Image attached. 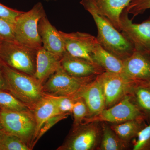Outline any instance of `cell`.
Masks as SVG:
<instances>
[{"label":"cell","instance_id":"obj_32","mask_svg":"<svg viewBox=\"0 0 150 150\" xmlns=\"http://www.w3.org/2000/svg\"><path fill=\"white\" fill-rule=\"evenodd\" d=\"M8 90V86L5 79L2 70V63L0 61V91Z\"/></svg>","mask_w":150,"mask_h":150},{"label":"cell","instance_id":"obj_5","mask_svg":"<svg viewBox=\"0 0 150 150\" xmlns=\"http://www.w3.org/2000/svg\"><path fill=\"white\" fill-rule=\"evenodd\" d=\"M0 121L4 132L18 137L32 150L36 129L32 110L15 111L0 109Z\"/></svg>","mask_w":150,"mask_h":150},{"label":"cell","instance_id":"obj_24","mask_svg":"<svg viewBox=\"0 0 150 150\" xmlns=\"http://www.w3.org/2000/svg\"><path fill=\"white\" fill-rule=\"evenodd\" d=\"M74 99V103L71 112L74 117L73 127H76L83 123L88 114L87 107L83 100L80 98H76Z\"/></svg>","mask_w":150,"mask_h":150},{"label":"cell","instance_id":"obj_30","mask_svg":"<svg viewBox=\"0 0 150 150\" xmlns=\"http://www.w3.org/2000/svg\"><path fill=\"white\" fill-rule=\"evenodd\" d=\"M69 114V113L59 114V115L54 116L47 120L40 129L37 138H36V139L35 140V142H34L33 145V149L35 145L36 144V143L38 142V140L40 139V138L46 132H47L49 129L52 128L54 125H55L59 121L67 118Z\"/></svg>","mask_w":150,"mask_h":150},{"label":"cell","instance_id":"obj_33","mask_svg":"<svg viewBox=\"0 0 150 150\" xmlns=\"http://www.w3.org/2000/svg\"><path fill=\"white\" fill-rule=\"evenodd\" d=\"M135 82L139 84L146 86L150 88V81H136Z\"/></svg>","mask_w":150,"mask_h":150},{"label":"cell","instance_id":"obj_15","mask_svg":"<svg viewBox=\"0 0 150 150\" xmlns=\"http://www.w3.org/2000/svg\"><path fill=\"white\" fill-rule=\"evenodd\" d=\"M61 65L69 74L78 78L98 76L105 71L95 63L71 56L67 52L61 59Z\"/></svg>","mask_w":150,"mask_h":150},{"label":"cell","instance_id":"obj_19","mask_svg":"<svg viewBox=\"0 0 150 150\" xmlns=\"http://www.w3.org/2000/svg\"><path fill=\"white\" fill-rule=\"evenodd\" d=\"M92 58L95 63L105 71L123 74V60L105 50L98 42L94 47Z\"/></svg>","mask_w":150,"mask_h":150},{"label":"cell","instance_id":"obj_10","mask_svg":"<svg viewBox=\"0 0 150 150\" xmlns=\"http://www.w3.org/2000/svg\"><path fill=\"white\" fill-rule=\"evenodd\" d=\"M124 9L120 16L121 31L136 50L150 52V17L140 24L132 22Z\"/></svg>","mask_w":150,"mask_h":150},{"label":"cell","instance_id":"obj_17","mask_svg":"<svg viewBox=\"0 0 150 150\" xmlns=\"http://www.w3.org/2000/svg\"><path fill=\"white\" fill-rule=\"evenodd\" d=\"M61 59L43 46L39 48L37 51L36 71L33 76L43 85L61 66Z\"/></svg>","mask_w":150,"mask_h":150},{"label":"cell","instance_id":"obj_26","mask_svg":"<svg viewBox=\"0 0 150 150\" xmlns=\"http://www.w3.org/2000/svg\"><path fill=\"white\" fill-rule=\"evenodd\" d=\"M137 140L133 146L134 150H150V123L139 132Z\"/></svg>","mask_w":150,"mask_h":150},{"label":"cell","instance_id":"obj_37","mask_svg":"<svg viewBox=\"0 0 150 150\" xmlns=\"http://www.w3.org/2000/svg\"><path fill=\"white\" fill-rule=\"evenodd\" d=\"M2 41H0V46H1V43Z\"/></svg>","mask_w":150,"mask_h":150},{"label":"cell","instance_id":"obj_1","mask_svg":"<svg viewBox=\"0 0 150 150\" xmlns=\"http://www.w3.org/2000/svg\"><path fill=\"white\" fill-rule=\"evenodd\" d=\"M1 63L8 91L32 111L45 95L43 85L33 76L21 72Z\"/></svg>","mask_w":150,"mask_h":150},{"label":"cell","instance_id":"obj_3","mask_svg":"<svg viewBox=\"0 0 150 150\" xmlns=\"http://www.w3.org/2000/svg\"><path fill=\"white\" fill-rule=\"evenodd\" d=\"M45 16L44 8L40 2L35 4L30 10L19 15L13 25L15 41L37 50L42 47L38 26L40 19Z\"/></svg>","mask_w":150,"mask_h":150},{"label":"cell","instance_id":"obj_13","mask_svg":"<svg viewBox=\"0 0 150 150\" xmlns=\"http://www.w3.org/2000/svg\"><path fill=\"white\" fill-rule=\"evenodd\" d=\"M123 74L129 79L150 81V52L135 49L133 54L123 60Z\"/></svg>","mask_w":150,"mask_h":150},{"label":"cell","instance_id":"obj_23","mask_svg":"<svg viewBox=\"0 0 150 150\" xmlns=\"http://www.w3.org/2000/svg\"><path fill=\"white\" fill-rule=\"evenodd\" d=\"M0 109L11 111L30 110L28 107L8 91H0Z\"/></svg>","mask_w":150,"mask_h":150},{"label":"cell","instance_id":"obj_34","mask_svg":"<svg viewBox=\"0 0 150 150\" xmlns=\"http://www.w3.org/2000/svg\"><path fill=\"white\" fill-rule=\"evenodd\" d=\"M4 134V131L0 133V150H2V142Z\"/></svg>","mask_w":150,"mask_h":150},{"label":"cell","instance_id":"obj_18","mask_svg":"<svg viewBox=\"0 0 150 150\" xmlns=\"http://www.w3.org/2000/svg\"><path fill=\"white\" fill-rule=\"evenodd\" d=\"M32 112L36 123V129L31 145V149H33V143L44 123L50 118L61 114L52 96L46 94L35 105Z\"/></svg>","mask_w":150,"mask_h":150},{"label":"cell","instance_id":"obj_35","mask_svg":"<svg viewBox=\"0 0 150 150\" xmlns=\"http://www.w3.org/2000/svg\"><path fill=\"white\" fill-rule=\"evenodd\" d=\"M4 130L3 129L2 125L1 123V121H0V133L1 132H4Z\"/></svg>","mask_w":150,"mask_h":150},{"label":"cell","instance_id":"obj_2","mask_svg":"<svg viewBox=\"0 0 150 150\" xmlns=\"http://www.w3.org/2000/svg\"><path fill=\"white\" fill-rule=\"evenodd\" d=\"M90 13L97 27V40L103 48L122 60L133 54L135 50L133 44L107 18L95 13Z\"/></svg>","mask_w":150,"mask_h":150},{"label":"cell","instance_id":"obj_22","mask_svg":"<svg viewBox=\"0 0 150 150\" xmlns=\"http://www.w3.org/2000/svg\"><path fill=\"white\" fill-rule=\"evenodd\" d=\"M133 101L146 116L150 119V88L137 83L133 87L131 94Z\"/></svg>","mask_w":150,"mask_h":150},{"label":"cell","instance_id":"obj_16","mask_svg":"<svg viewBox=\"0 0 150 150\" xmlns=\"http://www.w3.org/2000/svg\"><path fill=\"white\" fill-rule=\"evenodd\" d=\"M38 28L43 48L62 58L67 52L64 43L59 31L51 24L46 15L40 19Z\"/></svg>","mask_w":150,"mask_h":150},{"label":"cell","instance_id":"obj_9","mask_svg":"<svg viewBox=\"0 0 150 150\" xmlns=\"http://www.w3.org/2000/svg\"><path fill=\"white\" fill-rule=\"evenodd\" d=\"M102 85L105 101V108L113 106L124 96L130 95L135 81L121 74L105 71L98 75Z\"/></svg>","mask_w":150,"mask_h":150},{"label":"cell","instance_id":"obj_11","mask_svg":"<svg viewBox=\"0 0 150 150\" xmlns=\"http://www.w3.org/2000/svg\"><path fill=\"white\" fill-rule=\"evenodd\" d=\"M131 0H81L80 4L89 13L104 17L121 31L120 16Z\"/></svg>","mask_w":150,"mask_h":150},{"label":"cell","instance_id":"obj_20","mask_svg":"<svg viewBox=\"0 0 150 150\" xmlns=\"http://www.w3.org/2000/svg\"><path fill=\"white\" fill-rule=\"evenodd\" d=\"M146 125L144 120H132L110 126L119 138L128 144L133 138L137 137L139 132Z\"/></svg>","mask_w":150,"mask_h":150},{"label":"cell","instance_id":"obj_8","mask_svg":"<svg viewBox=\"0 0 150 150\" xmlns=\"http://www.w3.org/2000/svg\"><path fill=\"white\" fill-rule=\"evenodd\" d=\"M139 119L145 120L146 118L134 102L131 95H127L119 102L111 107L105 108L96 116L86 118L83 123L109 122L116 124Z\"/></svg>","mask_w":150,"mask_h":150},{"label":"cell","instance_id":"obj_21","mask_svg":"<svg viewBox=\"0 0 150 150\" xmlns=\"http://www.w3.org/2000/svg\"><path fill=\"white\" fill-rule=\"evenodd\" d=\"M102 134L98 150H122L127 148L128 144L121 140L105 122H102Z\"/></svg>","mask_w":150,"mask_h":150},{"label":"cell","instance_id":"obj_36","mask_svg":"<svg viewBox=\"0 0 150 150\" xmlns=\"http://www.w3.org/2000/svg\"><path fill=\"white\" fill-rule=\"evenodd\" d=\"M46 1H56V0H46Z\"/></svg>","mask_w":150,"mask_h":150},{"label":"cell","instance_id":"obj_4","mask_svg":"<svg viewBox=\"0 0 150 150\" xmlns=\"http://www.w3.org/2000/svg\"><path fill=\"white\" fill-rule=\"evenodd\" d=\"M37 51L15 41H2L0 46V61L13 69L34 76Z\"/></svg>","mask_w":150,"mask_h":150},{"label":"cell","instance_id":"obj_29","mask_svg":"<svg viewBox=\"0 0 150 150\" xmlns=\"http://www.w3.org/2000/svg\"><path fill=\"white\" fill-rule=\"evenodd\" d=\"M13 25L0 18V41H15Z\"/></svg>","mask_w":150,"mask_h":150},{"label":"cell","instance_id":"obj_14","mask_svg":"<svg viewBox=\"0 0 150 150\" xmlns=\"http://www.w3.org/2000/svg\"><path fill=\"white\" fill-rule=\"evenodd\" d=\"M82 98L86 105L88 114L86 118L96 116L105 108V98L98 75L82 88L74 98Z\"/></svg>","mask_w":150,"mask_h":150},{"label":"cell","instance_id":"obj_28","mask_svg":"<svg viewBox=\"0 0 150 150\" xmlns=\"http://www.w3.org/2000/svg\"><path fill=\"white\" fill-rule=\"evenodd\" d=\"M51 96V95H50ZM61 114L71 113L75 102L73 97L51 96Z\"/></svg>","mask_w":150,"mask_h":150},{"label":"cell","instance_id":"obj_31","mask_svg":"<svg viewBox=\"0 0 150 150\" xmlns=\"http://www.w3.org/2000/svg\"><path fill=\"white\" fill-rule=\"evenodd\" d=\"M23 12V11L8 7L0 3V18L7 21L13 25L17 17Z\"/></svg>","mask_w":150,"mask_h":150},{"label":"cell","instance_id":"obj_6","mask_svg":"<svg viewBox=\"0 0 150 150\" xmlns=\"http://www.w3.org/2000/svg\"><path fill=\"white\" fill-rule=\"evenodd\" d=\"M97 76L86 78L72 76L60 66L43 84L44 93L55 96L74 98L85 85Z\"/></svg>","mask_w":150,"mask_h":150},{"label":"cell","instance_id":"obj_12","mask_svg":"<svg viewBox=\"0 0 150 150\" xmlns=\"http://www.w3.org/2000/svg\"><path fill=\"white\" fill-rule=\"evenodd\" d=\"M59 33L64 40L67 53L71 56L94 63L92 54L94 47L98 42L96 37L89 33L78 31L68 33L59 31Z\"/></svg>","mask_w":150,"mask_h":150},{"label":"cell","instance_id":"obj_27","mask_svg":"<svg viewBox=\"0 0 150 150\" xmlns=\"http://www.w3.org/2000/svg\"><path fill=\"white\" fill-rule=\"evenodd\" d=\"M149 8L150 0H131L125 8L128 13L132 14L134 17L144 13Z\"/></svg>","mask_w":150,"mask_h":150},{"label":"cell","instance_id":"obj_25","mask_svg":"<svg viewBox=\"0 0 150 150\" xmlns=\"http://www.w3.org/2000/svg\"><path fill=\"white\" fill-rule=\"evenodd\" d=\"M30 148L18 137L5 132L2 150H30Z\"/></svg>","mask_w":150,"mask_h":150},{"label":"cell","instance_id":"obj_7","mask_svg":"<svg viewBox=\"0 0 150 150\" xmlns=\"http://www.w3.org/2000/svg\"><path fill=\"white\" fill-rule=\"evenodd\" d=\"M100 122L83 123L73 127L72 131L58 150H93L100 142L102 127Z\"/></svg>","mask_w":150,"mask_h":150}]
</instances>
